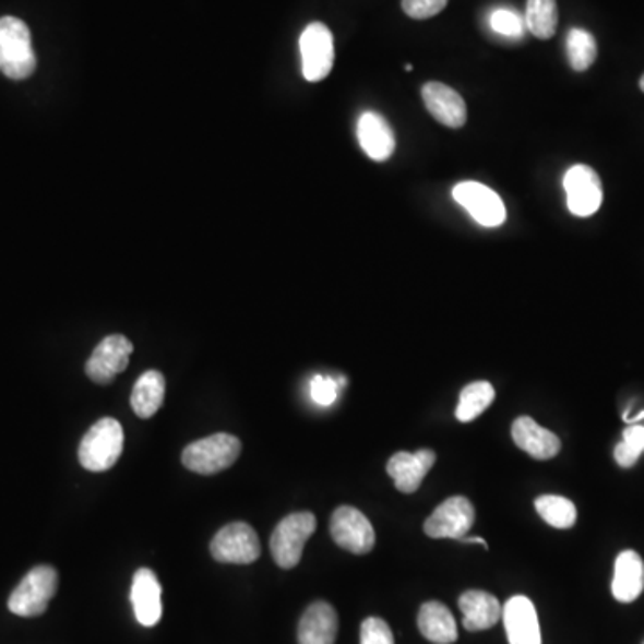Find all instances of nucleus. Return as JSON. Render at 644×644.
I'll return each instance as SVG.
<instances>
[{
	"label": "nucleus",
	"instance_id": "1",
	"mask_svg": "<svg viewBox=\"0 0 644 644\" xmlns=\"http://www.w3.org/2000/svg\"><path fill=\"white\" fill-rule=\"evenodd\" d=\"M0 70L13 81L27 80L35 74L36 55L31 31L16 16L0 19Z\"/></svg>",
	"mask_w": 644,
	"mask_h": 644
},
{
	"label": "nucleus",
	"instance_id": "2",
	"mask_svg": "<svg viewBox=\"0 0 644 644\" xmlns=\"http://www.w3.org/2000/svg\"><path fill=\"white\" fill-rule=\"evenodd\" d=\"M124 450V430L114 417H103L86 431L80 444V464L86 472H108Z\"/></svg>",
	"mask_w": 644,
	"mask_h": 644
},
{
	"label": "nucleus",
	"instance_id": "3",
	"mask_svg": "<svg viewBox=\"0 0 644 644\" xmlns=\"http://www.w3.org/2000/svg\"><path fill=\"white\" fill-rule=\"evenodd\" d=\"M242 451V442L229 433H215L184 448L183 466L199 475L210 476L234 466Z\"/></svg>",
	"mask_w": 644,
	"mask_h": 644
},
{
	"label": "nucleus",
	"instance_id": "4",
	"mask_svg": "<svg viewBox=\"0 0 644 644\" xmlns=\"http://www.w3.org/2000/svg\"><path fill=\"white\" fill-rule=\"evenodd\" d=\"M58 591V571L52 565H36L11 593L8 609L21 618L44 615Z\"/></svg>",
	"mask_w": 644,
	"mask_h": 644
},
{
	"label": "nucleus",
	"instance_id": "5",
	"mask_svg": "<svg viewBox=\"0 0 644 644\" xmlns=\"http://www.w3.org/2000/svg\"><path fill=\"white\" fill-rule=\"evenodd\" d=\"M318 528L312 512H294L279 521L271 536V553L283 570H293L299 564L307 540Z\"/></svg>",
	"mask_w": 644,
	"mask_h": 644
},
{
	"label": "nucleus",
	"instance_id": "6",
	"mask_svg": "<svg viewBox=\"0 0 644 644\" xmlns=\"http://www.w3.org/2000/svg\"><path fill=\"white\" fill-rule=\"evenodd\" d=\"M301 67L305 80L318 83L330 75L335 61L332 31L321 22H312L302 31L299 38Z\"/></svg>",
	"mask_w": 644,
	"mask_h": 644
},
{
	"label": "nucleus",
	"instance_id": "7",
	"mask_svg": "<svg viewBox=\"0 0 644 644\" xmlns=\"http://www.w3.org/2000/svg\"><path fill=\"white\" fill-rule=\"evenodd\" d=\"M210 551L223 564H251L262 553V546L253 526L248 523H231L217 532Z\"/></svg>",
	"mask_w": 644,
	"mask_h": 644
},
{
	"label": "nucleus",
	"instance_id": "8",
	"mask_svg": "<svg viewBox=\"0 0 644 644\" xmlns=\"http://www.w3.org/2000/svg\"><path fill=\"white\" fill-rule=\"evenodd\" d=\"M475 506L464 496L442 501L425 523V534L431 539L461 540L475 525Z\"/></svg>",
	"mask_w": 644,
	"mask_h": 644
},
{
	"label": "nucleus",
	"instance_id": "9",
	"mask_svg": "<svg viewBox=\"0 0 644 644\" xmlns=\"http://www.w3.org/2000/svg\"><path fill=\"white\" fill-rule=\"evenodd\" d=\"M330 532L335 542L355 556H366L374 548L377 534L371 521L355 506H338L333 512Z\"/></svg>",
	"mask_w": 644,
	"mask_h": 644
},
{
	"label": "nucleus",
	"instance_id": "10",
	"mask_svg": "<svg viewBox=\"0 0 644 644\" xmlns=\"http://www.w3.org/2000/svg\"><path fill=\"white\" fill-rule=\"evenodd\" d=\"M568 208L576 217H591L604 203V189L595 170L587 165H575L564 176Z\"/></svg>",
	"mask_w": 644,
	"mask_h": 644
},
{
	"label": "nucleus",
	"instance_id": "11",
	"mask_svg": "<svg viewBox=\"0 0 644 644\" xmlns=\"http://www.w3.org/2000/svg\"><path fill=\"white\" fill-rule=\"evenodd\" d=\"M456 203L469 212L476 223L486 228H496L505 223V204L494 190L476 181H464L453 189Z\"/></svg>",
	"mask_w": 644,
	"mask_h": 644
},
{
	"label": "nucleus",
	"instance_id": "12",
	"mask_svg": "<svg viewBox=\"0 0 644 644\" xmlns=\"http://www.w3.org/2000/svg\"><path fill=\"white\" fill-rule=\"evenodd\" d=\"M133 353V344L124 335H109L95 347L86 362V374L99 385H108L126 371L129 357Z\"/></svg>",
	"mask_w": 644,
	"mask_h": 644
},
{
	"label": "nucleus",
	"instance_id": "13",
	"mask_svg": "<svg viewBox=\"0 0 644 644\" xmlns=\"http://www.w3.org/2000/svg\"><path fill=\"white\" fill-rule=\"evenodd\" d=\"M436 461V451L419 450L416 453L399 451L391 456V461L386 464V473L396 484L397 491L412 494L421 487V481L430 473Z\"/></svg>",
	"mask_w": 644,
	"mask_h": 644
},
{
	"label": "nucleus",
	"instance_id": "14",
	"mask_svg": "<svg viewBox=\"0 0 644 644\" xmlns=\"http://www.w3.org/2000/svg\"><path fill=\"white\" fill-rule=\"evenodd\" d=\"M422 103L433 119L448 128L458 129L466 124L467 106L462 95L451 86L431 81L421 90Z\"/></svg>",
	"mask_w": 644,
	"mask_h": 644
},
{
	"label": "nucleus",
	"instance_id": "15",
	"mask_svg": "<svg viewBox=\"0 0 644 644\" xmlns=\"http://www.w3.org/2000/svg\"><path fill=\"white\" fill-rule=\"evenodd\" d=\"M131 605L136 621L144 627H154L162 620V585L154 571L142 568L133 576L131 585Z\"/></svg>",
	"mask_w": 644,
	"mask_h": 644
},
{
	"label": "nucleus",
	"instance_id": "16",
	"mask_svg": "<svg viewBox=\"0 0 644 644\" xmlns=\"http://www.w3.org/2000/svg\"><path fill=\"white\" fill-rule=\"evenodd\" d=\"M503 623L511 644H540L537 610L526 596H514L503 607Z\"/></svg>",
	"mask_w": 644,
	"mask_h": 644
},
{
	"label": "nucleus",
	"instance_id": "17",
	"mask_svg": "<svg viewBox=\"0 0 644 644\" xmlns=\"http://www.w3.org/2000/svg\"><path fill=\"white\" fill-rule=\"evenodd\" d=\"M515 446L526 451L536 461H550L559 455L560 439L553 431L539 427L532 417L521 416L512 422Z\"/></svg>",
	"mask_w": 644,
	"mask_h": 644
},
{
	"label": "nucleus",
	"instance_id": "18",
	"mask_svg": "<svg viewBox=\"0 0 644 644\" xmlns=\"http://www.w3.org/2000/svg\"><path fill=\"white\" fill-rule=\"evenodd\" d=\"M357 136L363 153L374 162H385L396 150V136L391 124L383 119L382 115L374 111H366L360 117Z\"/></svg>",
	"mask_w": 644,
	"mask_h": 644
},
{
	"label": "nucleus",
	"instance_id": "19",
	"mask_svg": "<svg viewBox=\"0 0 644 644\" xmlns=\"http://www.w3.org/2000/svg\"><path fill=\"white\" fill-rule=\"evenodd\" d=\"M338 632V616L326 601H313L298 627L299 644H335Z\"/></svg>",
	"mask_w": 644,
	"mask_h": 644
},
{
	"label": "nucleus",
	"instance_id": "20",
	"mask_svg": "<svg viewBox=\"0 0 644 644\" xmlns=\"http://www.w3.org/2000/svg\"><path fill=\"white\" fill-rule=\"evenodd\" d=\"M644 589V562L634 550L621 551L615 564L612 596L621 604H632Z\"/></svg>",
	"mask_w": 644,
	"mask_h": 644
},
{
	"label": "nucleus",
	"instance_id": "21",
	"mask_svg": "<svg viewBox=\"0 0 644 644\" xmlns=\"http://www.w3.org/2000/svg\"><path fill=\"white\" fill-rule=\"evenodd\" d=\"M462 615H464V629L469 632H481L491 629L501 620L503 609L496 596L486 591H466L458 600Z\"/></svg>",
	"mask_w": 644,
	"mask_h": 644
},
{
	"label": "nucleus",
	"instance_id": "22",
	"mask_svg": "<svg viewBox=\"0 0 644 644\" xmlns=\"http://www.w3.org/2000/svg\"><path fill=\"white\" fill-rule=\"evenodd\" d=\"M417 624L421 634L433 644H451L458 640L455 618L446 605L439 601H427L419 609Z\"/></svg>",
	"mask_w": 644,
	"mask_h": 644
},
{
	"label": "nucleus",
	"instance_id": "23",
	"mask_svg": "<svg viewBox=\"0 0 644 644\" xmlns=\"http://www.w3.org/2000/svg\"><path fill=\"white\" fill-rule=\"evenodd\" d=\"M165 399V377L159 371H145L134 383L131 407L140 419H150L162 408Z\"/></svg>",
	"mask_w": 644,
	"mask_h": 644
},
{
	"label": "nucleus",
	"instance_id": "24",
	"mask_svg": "<svg viewBox=\"0 0 644 644\" xmlns=\"http://www.w3.org/2000/svg\"><path fill=\"white\" fill-rule=\"evenodd\" d=\"M494 386L489 382H475L464 386L458 397L456 407V419L461 422L475 421L494 402Z\"/></svg>",
	"mask_w": 644,
	"mask_h": 644
},
{
	"label": "nucleus",
	"instance_id": "25",
	"mask_svg": "<svg viewBox=\"0 0 644 644\" xmlns=\"http://www.w3.org/2000/svg\"><path fill=\"white\" fill-rule=\"evenodd\" d=\"M559 10L557 0H528L526 2V27L539 40H550L557 33Z\"/></svg>",
	"mask_w": 644,
	"mask_h": 644
},
{
	"label": "nucleus",
	"instance_id": "26",
	"mask_svg": "<svg viewBox=\"0 0 644 644\" xmlns=\"http://www.w3.org/2000/svg\"><path fill=\"white\" fill-rule=\"evenodd\" d=\"M537 514L559 530H568L576 523V506L562 496L545 494L536 500Z\"/></svg>",
	"mask_w": 644,
	"mask_h": 644
},
{
	"label": "nucleus",
	"instance_id": "27",
	"mask_svg": "<svg viewBox=\"0 0 644 644\" xmlns=\"http://www.w3.org/2000/svg\"><path fill=\"white\" fill-rule=\"evenodd\" d=\"M565 49H568V60H570L571 67L576 72H584V70L589 69L591 64L595 63L596 56H598V45H596L595 36L584 29H571L568 33Z\"/></svg>",
	"mask_w": 644,
	"mask_h": 644
},
{
	"label": "nucleus",
	"instance_id": "28",
	"mask_svg": "<svg viewBox=\"0 0 644 644\" xmlns=\"http://www.w3.org/2000/svg\"><path fill=\"white\" fill-rule=\"evenodd\" d=\"M344 383L346 378L321 377V374L313 377L312 386H310L313 402L321 407H330L337 399L338 391Z\"/></svg>",
	"mask_w": 644,
	"mask_h": 644
},
{
	"label": "nucleus",
	"instance_id": "29",
	"mask_svg": "<svg viewBox=\"0 0 644 644\" xmlns=\"http://www.w3.org/2000/svg\"><path fill=\"white\" fill-rule=\"evenodd\" d=\"M360 644H394V634L385 621L367 618L360 629Z\"/></svg>",
	"mask_w": 644,
	"mask_h": 644
},
{
	"label": "nucleus",
	"instance_id": "30",
	"mask_svg": "<svg viewBox=\"0 0 644 644\" xmlns=\"http://www.w3.org/2000/svg\"><path fill=\"white\" fill-rule=\"evenodd\" d=\"M403 11L410 19L427 21L431 16L439 15L448 5V0H403Z\"/></svg>",
	"mask_w": 644,
	"mask_h": 644
},
{
	"label": "nucleus",
	"instance_id": "31",
	"mask_svg": "<svg viewBox=\"0 0 644 644\" xmlns=\"http://www.w3.org/2000/svg\"><path fill=\"white\" fill-rule=\"evenodd\" d=\"M523 19L509 10H496L491 15V27L503 36L523 35Z\"/></svg>",
	"mask_w": 644,
	"mask_h": 644
},
{
	"label": "nucleus",
	"instance_id": "32",
	"mask_svg": "<svg viewBox=\"0 0 644 644\" xmlns=\"http://www.w3.org/2000/svg\"><path fill=\"white\" fill-rule=\"evenodd\" d=\"M630 450H634L637 455L644 453V427L632 425L623 431V441Z\"/></svg>",
	"mask_w": 644,
	"mask_h": 644
},
{
	"label": "nucleus",
	"instance_id": "33",
	"mask_svg": "<svg viewBox=\"0 0 644 644\" xmlns=\"http://www.w3.org/2000/svg\"><path fill=\"white\" fill-rule=\"evenodd\" d=\"M640 456L641 455H637L634 450H630L624 442H620V444L616 446L615 458L621 467H627V469H629V467L635 466L637 461H640Z\"/></svg>",
	"mask_w": 644,
	"mask_h": 644
},
{
	"label": "nucleus",
	"instance_id": "34",
	"mask_svg": "<svg viewBox=\"0 0 644 644\" xmlns=\"http://www.w3.org/2000/svg\"><path fill=\"white\" fill-rule=\"evenodd\" d=\"M462 542H467V545H481L484 548H489L487 546V540L481 539V537H462Z\"/></svg>",
	"mask_w": 644,
	"mask_h": 644
},
{
	"label": "nucleus",
	"instance_id": "35",
	"mask_svg": "<svg viewBox=\"0 0 644 644\" xmlns=\"http://www.w3.org/2000/svg\"><path fill=\"white\" fill-rule=\"evenodd\" d=\"M640 86H641V90H643V92H644V75H643V77H641Z\"/></svg>",
	"mask_w": 644,
	"mask_h": 644
},
{
	"label": "nucleus",
	"instance_id": "36",
	"mask_svg": "<svg viewBox=\"0 0 644 644\" xmlns=\"http://www.w3.org/2000/svg\"><path fill=\"white\" fill-rule=\"evenodd\" d=\"M644 644V643H643Z\"/></svg>",
	"mask_w": 644,
	"mask_h": 644
}]
</instances>
